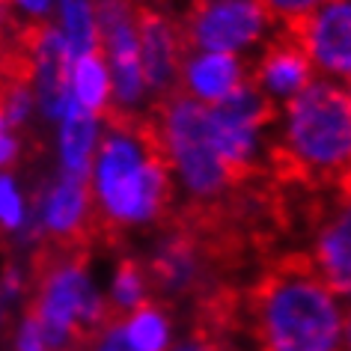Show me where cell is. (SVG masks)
<instances>
[{
  "label": "cell",
  "mask_w": 351,
  "mask_h": 351,
  "mask_svg": "<svg viewBox=\"0 0 351 351\" xmlns=\"http://www.w3.org/2000/svg\"><path fill=\"white\" fill-rule=\"evenodd\" d=\"M146 298H149V286H146L143 262L134 259V256H122L119 265H117V277H113V289H110L108 304L122 315V319H128Z\"/></svg>",
  "instance_id": "9a60e30c"
},
{
  "label": "cell",
  "mask_w": 351,
  "mask_h": 351,
  "mask_svg": "<svg viewBox=\"0 0 351 351\" xmlns=\"http://www.w3.org/2000/svg\"><path fill=\"white\" fill-rule=\"evenodd\" d=\"M72 81H75V95H77L75 101L81 104L84 110H90L93 117H99L104 110V104L113 99L104 48H95L90 54L77 57V63L72 66Z\"/></svg>",
  "instance_id": "5bb4252c"
},
{
  "label": "cell",
  "mask_w": 351,
  "mask_h": 351,
  "mask_svg": "<svg viewBox=\"0 0 351 351\" xmlns=\"http://www.w3.org/2000/svg\"><path fill=\"white\" fill-rule=\"evenodd\" d=\"M244 333L256 351H339L348 315L310 253H280L241 289Z\"/></svg>",
  "instance_id": "7a4b0ae2"
},
{
  "label": "cell",
  "mask_w": 351,
  "mask_h": 351,
  "mask_svg": "<svg viewBox=\"0 0 351 351\" xmlns=\"http://www.w3.org/2000/svg\"><path fill=\"white\" fill-rule=\"evenodd\" d=\"M60 12H63V27H66V42L72 48V54H90L95 48H104L95 30L93 6L90 0H60Z\"/></svg>",
  "instance_id": "2e32d148"
},
{
  "label": "cell",
  "mask_w": 351,
  "mask_h": 351,
  "mask_svg": "<svg viewBox=\"0 0 351 351\" xmlns=\"http://www.w3.org/2000/svg\"><path fill=\"white\" fill-rule=\"evenodd\" d=\"M21 223H24V199L10 176L0 173V232L10 235L21 230Z\"/></svg>",
  "instance_id": "e0dca14e"
},
{
  "label": "cell",
  "mask_w": 351,
  "mask_h": 351,
  "mask_svg": "<svg viewBox=\"0 0 351 351\" xmlns=\"http://www.w3.org/2000/svg\"><path fill=\"white\" fill-rule=\"evenodd\" d=\"M15 351H48L45 339H42V328L36 322V315L24 313V322L19 328V342H15Z\"/></svg>",
  "instance_id": "d6986e66"
},
{
  "label": "cell",
  "mask_w": 351,
  "mask_h": 351,
  "mask_svg": "<svg viewBox=\"0 0 351 351\" xmlns=\"http://www.w3.org/2000/svg\"><path fill=\"white\" fill-rule=\"evenodd\" d=\"M250 81L268 93L271 99H292L306 84L315 81V66L306 57V51L298 45L292 33L280 27V33L265 45V54L259 57V66L250 72Z\"/></svg>",
  "instance_id": "52a82bcc"
},
{
  "label": "cell",
  "mask_w": 351,
  "mask_h": 351,
  "mask_svg": "<svg viewBox=\"0 0 351 351\" xmlns=\"http://www.w3.org/2000/svg\"><path fill=\"white\" fill-rule=\"evenodd\" d=\"M173 351H239L232 346H221V342H212V339H203L197 333H188V339H182Z\"/></svg>",
  "instance_id": "ffe728a7"
},
{
  "label": "cell",
  "mask_w": 351,
  "mask_h": 351,
  "mask_svg": "<svg viewBox=\"0 0 351 351\" xmlns=\"http://www.w3.org/2000/svg\"><path fill=\"white\" fill-rule=\"evenodd\" d=\"M12 6H21L24 12L36 15V19H45L51 10V0H12Z\"/></svg>",
  "instance_id": "603a6c76"
},
{
  "label": "cell",
  "mask_w": 351,
  "mask_h": 351,
  "mask_svg": "<svg viewBox=\"0 0 351 351\" xmlns=\"http://www.w3.org/2000/svg\"><path fill=\"white\" fill-rule=\"evenodd\" d=\"M60 119H63V137H60L63 173L90 179V167H93V155H95V137H99L95 117L72 99Z\"/></svg>",
  "instance_id": "7c38bea8"
},
{
  "label": "cell",
  "mask_w": 351,
  "mask_h": 351,
  "mask_svg": "<svg viewBox=\"0 0 351 351\" xmlns=\"http://www.w3.org/2000/svg\"><path fill=\"white\" fill-rule=\"evenodd\" d=\"M72 66L75 54L60 27L45 24L36 51V84L39 104L48 119H60L72 101Z\"/></svg>",
  "instance_id": "30bf717a"
},
{
  "label": "cell",
  "mask_w": 351,
  "mask_h": 351,
  "mask_svg": "<svg viewBox=\"0 0 351 351\" xmlns=\"http://www.w3.org/2000/svg\"><path fill=\"white\" fill-rule=\"evenodd\" d=\"M286 33H292L295 42L306 51L322 72H328L348 86L351 75V6L348 0H322L313 12L301 19L280 24Z\"/></svg>",
  "instance_id": "8992f818"
},
{
  "label": "cell",
  "mask_w": 351,
  "mask_h": 351,
  "mask_svg": "<svg viewBox=\"0 0 351 351\" xmlns=\"http://www.w3.org/2000/svg\"><path fill=\"white\" fill-rule=\"evenodd\" d=\"M19 152H21L19 137H12L10 131H0V170H3V167H10V164H15Z\"/></svg>",
  "instance_id": "44dd1931"
},
{
  "label": "cell",
  "mask_w": 351,
  "mask_h": 351,
  "mask_svg": "<svg viewBox=\"0 0 351 351\" xmlns=\"http://www.w3.org/2000/svg\"><path fill=\"white\" fill-rule=\"evenodd\" d=\"M289 128L271 146L268 176L301 191H351V93L346 84H306L286 101Z\"/></svg>",
  "instance_id": "3957f363"
},
{
  "label": "cell",
  "mask_w": 351,
  "mask_h": 351,
  "mask_svg": "<svg viewBox=\"0 0 351 351\" xmlns=\"http://www.w3.org/2000/svg\"><path fill=\"white\" fill-rule=\"evenodd\" d=\"M95 351H131L128 346H125V339H122V324L119 328H110L104 337L95 342Z\"/></svg>",
  "instance_id": "7402d4cb"
},
{
  "label": "cell",
  "mask_w": 351,
  "mask_h": 351,
  "mask_svg": "<svg viewBox=\"0 0 351 351\" xmlns=\"http://www.w3.org/2000/svg\"><path fill=\"white\" fill-rule=\"evenodd\" d=\"M42 221L45 235L63 244H86L90 239V179L63 173L57 185L48 191L45 206H42Z\"/></svg>",
  "instance_id": "9c48e42d"
},
{
  "label": "cell",
  "mask_w": 351,
  "mask_h": 351,
  "mask_svg": "<svg viewBox=\"0 0 351 351\" xmlns=\"http://www.w3.org/2000/svg\"><path fill=\"white\" fill-rule=\"evenodd\" d=\"M244 77V66L232 54L194 51L182 60L179 90L203 104H217L230 95Z\"/></svg>",
  "instance_id": "8fae6325"
},
{
  "label": "cell",
  "mask_w": 351,
  "mask_h": 351,
  "mask_svg": "<svg viewBox=\"0 0 351 351\" xmlns=\"http://www.w3.org/2000/svg\"><path fill=\"white\" fill-rule=\"evenodd\" d=\"M348 197H337L322 221L313 226V262L322 271L324 283L333 295L348 298L351 286V259H348Z\"/></svg>",
  "instance_id": "ba28073f"
},
{
  "label": "cell",
  "mask_w": 351,
  "mask_h": 351,
  "mask_svg": "<svg viewBox=\"0 0 351 351\" xmlns=\"http://www.w3.org/2000/svg\"><path fill=\"white\" fill-rule=\"evenodd\" d=\"M131 30H134L137 42L143 86L155 95V101L176 93L179 90L182 60L188 57L179 21L149 0H134L131 3Z\"/></svg>",
  "instance_id": "5b68a950"
},
{
  "label": "cell",
  "mask_w": 351,
  "mask_h": 351,
  "mask_svg": "<svg viewBox=\"0 0 351 351\" xmlns=\"http://www.w3.org/2000/svg\"><path fill=\"white\" fill-rule=\"evenodd\" d=\"M108 134L93 155L90 185V239L119 247L131 226H161L176 208V179L167 158L161 128L152 113L108 101L99 113Z\"/></svg>",
  "instance_id": "6da1fadb"
},
{
  "label": "cell",
  "mask_w": 351,
  "mask_h": 351,
  "mask_svg": "<svg viewBox=\"0 0 351 351\" xmlns=\"http://www.w3.org/2000/svg\"><path fill=\"white\" fill-rule=\"evenodd\" d=\"M122 339L131 351H167L170 342V310L146 298L134 313L122 322Z\"/></svg>",
  "instance_id": "4fadbf2b"
},
{
  "label": "cell",
  "mask_w": 351,
  "mask_h": 351,
  "mask_svg": "<svg viewBox=\"0 0 351 351\" xmlns=\"http://www.w3.org/2000/svg\"><path fill=\"white\" fill-rule=\"evenodd\" d=\"M262 10H265L268 21H292V19H301V15L313 12L315 6L322 3V0H259Z\"/></svg>",
  "instance_id": "ac0fdd59"
},
{
  "label": "cell",
  "mask_w": 351,
  "mask_h": 351,
  "mask_svg": "<svg viewBox=\"0 0 351 351\" xmlns=\"http://www.w3.org/2000/svg\"><path fill=\"white\" fill-rule=\"evenodd\" d=\"M268 24L259 0H191L185 19L179 21L185 48L232 54L253 45Z\"/></svg>",
  "instance_id": "277c9868"
}]
</instances>
